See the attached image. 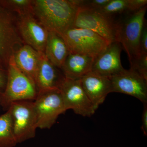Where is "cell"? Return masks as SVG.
<instances>
[{
    "label": "cell",
    "instance_id": "6da1fadb",
    "mask_svg": "<svg viewBox=\"0 0 147 147\" xmlns=\"http://www.w3.org/2000/svg\"><path fill=\"white\" fill-rule=\"evenodd\" d=\"M80 0H33L32 13L49 32L60 36L72 28Z\"/></svg>",
    "mask_w": 147,
    "mask_h": 147
},
{
    "label": "cell",
    "instance_id": "7a4b0ae2",
    "mask_svg": "<svg viewBox=\"0 0 147 147\" xmlns=\"http://www.w3.org/2000/svg\"><path fill=\"white\" fill-rule=\"evenodd\" d=\"M147 6L137 11L127 12L125 18L117 21L116 42H119L128 56L130 66L141 57L140 38L146 21Z\"/></svg>",
    "mask_w": 147,
    "mask_h": 147
},
{
    "label": "cell",
    "instance_id": "3957f363",
    "mask_svg": "<svg viewBox=\"0 0 147 147\" xmlns=\"http://www.w3.org/2000/svg\"><path fill=\"white\" fill-rule=\"evenodd\" d=\"M7 79L5 88L0 96V104L7 110L11 103L22 100H32L36 98L35 84L17 67L12 56L7 67Z\"/></svg>",
    "mask_w": 147,
    "mask_h": 147
},
{
    "label": "cell",
    "instance_id": "277c9868",
    "mask_svg": "<svg viewBox=\"0 0 147 147\" xmlns=\"http://www.w3.org/2000/svg\"><path fill=\"white\" fill-rule=\"evenodd\" d=\"M69 53L88 55L95 59L111 42L88 29L71 28L61 36Z\"/></svg>",
    "mask_w": 147,
    "mask_h": 147
},
{
    "label": "cell",
    "instance_id": "5b68a950",
    "mask_svg": "<svg viewBox=\"0 0 147 147\" xmlns=\"http://www.w3.org/2000/svg\"><path fill=\"white\" fill-rule=\"evenodd\" d=\"M72 28L90 30L110 42H116L117 21L97 9L82 5L77 9Z\"/></svg>",
    "mask_w": 147,
    "mask_h": 147
},
{
    "label": "cell",
    "instance_id": "8992f818",
    "mask_svg": "<svg viewBox=\"0 0 147 147\" xmlns=\"http://www.w3.org/2000/svg\"><path fill=\"white\" fill-rule=\"evenodd\" d=\"M10 111L13 133L17 144L34 138L37 127V118L32 100L12 102Z\"/></svg>",
    "mask_w": 147,
    "mask_h": 147
},
{
    "label": "cell",
    "instance_id": "52a82bcc",
    "mask_svg": "<svg viewBox=\"0 0 147 147\" xmlns=\"http://www.w3.org/2000/svg\"><path fill=\"white\" fill-rule=\"evenodd\" d=\"M34 103L37 118L38 128H51L59 116L67 111L58 88L38 92Z\"/></svg>",
    "mask_w": 147,
    "mask_h": 147
},
{
    "label": "cell",
    "instance_id": "ba28073f",
    "mask_svg": "<svg viewBox=\"0 0 147 147\" xmlns=\"http://www.w3.org/2000/svg\"><path fill=\"white\" fill-rule=\"evenodd\" d=\"M24 44L17 29L16 15L0 3V61L6 69L9 59Z\"/></svg>",
    "mask_w": 147,
    "mask_h": 147
},
{
    "label": "cell",
    "instance_id": "9c48e42d",
    "mask_svg": "<svg viewBox=\"0 0 147 147\" xmlns=\"http://www.w3.org/2000/svg\"><path fill=\"white\" fill-rule=\"evenodd\" d=\"M59 89L66 110L71 109L75 114L83 117H90L94 114L96 110L84 90L80 79L64 77Z\"/></svg>",
    "mask_w": 147,
    "mask_h": 147
},
{
    "label": "cell",
    "instance_id": "30bf717a",
    "mask_svg": "<svg viewBox=\"0 0 147 147\" xmlns=\"http://www.w3.org/2000/svg\"><path fill=\"white\" fill-rule=\"evenodd\" d=\"M112 92H118L136 98L147 104V80L133 69H125L110 77Z\"/></svg>",
    "mask_w": 147,
    "mask_h": 147
},
{
    "label": "cell",
    "instance_id": "8fae6325",
    "mask_svg": "<svg viewBox=\"0 0 147 147\" xmlns=\"http://www.w3.org/2000/svg\"><path fill=\"white\" fill-rule=\"evenodd\" d=\"M16 16L18 33L24 44L44 53L49 31L33 13Z\"/></svg>",
    "mask_w": 147,
    "mask_h": 147
},
{
    "label": "cell",
    "instance_id": "7c38bea8",
    "mask_svg": "<svg viewBox=\"0 0 147 147\" xmlns=\"http://www.w3.org/2000/svg\"><path fill=\"white\" fill-rule=\"evenodd\" d=\"M122 47L119 42H111L106 49L94 59L92 71L110 78L124 70L121 64Z\"/></svg>",
    "mask_w": 147,
    "mask_h": 147
},
{
    "label": "cell",
    "instance_id": "4fadbf2b",
    "mask_svg": "<svg viewBox=\"0 0 147 147\" xmlns=\"http://www.w3.org/2000/svg\"><path fill=\"white\" fill-rule=\"evenodd\" d=\"M80 79L84 90L96 110L108 94L112 92L110 78L91 71Z\"/></svg>",
    "mask_w": 147,
    "mask_h": 147
},
{
    "label": "cell",
    "instance_id": "5bb4252c",
    "mask_svg": "<svg viewBox=\"0 0 147 147\" xmlns=\"http://www.w3.org/2000/svg\"><path fill=\"white\" fill-rule=\"evenodd\" d=\"M64 76L47 59L43 53L39 52L38 66L35 78L37 92L58 88Z\"/></svg>",
    "mask_w": 147,
    "mask_h": 147
},
{
    "label": "cell",
    "instance_id": "9a60e30c",
    "mask_svg": "<svg viewBox=\"0 0 147 147\" xmlns=\"http://www.w3.org/2000/svg\"><path fill=\"white\" fill-rule=\"evenodd\" d=\"M95 58L82 54L69 53L61 69L66 78L80 79L92 71Z\"/></svg>",
    "mask_w": 147,
    "mask_h": 147
},
{
    "label": "cell",
    "instance_id": "2e32d148",
    "mask_svg": "<svg viewBox=\"0 0 147 147\" xmlns=\"http://www.w3.org/2000/svg\"><path fill=\"white\" fill-rule=\"evenodd\" d=\"M13 56L17 67L35 84L36 74L39 62V52L29 45L24 44L16 50Z\"/></svg>",
    "mask_w": 147,
    "mask_h": 147
},
{
    "label": "cell",
    "instance_id": "e0dca14e",
    "mask_svg": "<svg viewBox=\"0 0 147 147\" xmlns=\"http://www.w3.org/2000/svg\"><path fill=\"white\" fill-rule=\"evenodd\" d=\"M44 54L53 65L61 68L67 57L69 50L63 38L53 32H49Z\"/></svg>",
    "mask_w": 147,
    "mask_h": 147
},
{
    "label": "cell",
    "instance_id": "ac0fdd59",
    "mask_svg": "<svg viewBox=\"0 0 147 147\" xmlns=\"http://www.w3.org/2000/svg\"><path fill=\"white\" fill-rule=\"evenodd\" d=\"M17 144L10 111L7 110L0 116V147H14Z\"/></svg>",
    "mask_w": 147,
    "mask_h": 147
},
{
    "label": "cell",
    "instance_id": "d6986e66",
    "mask_svg": "<svg viewBox=\"0 0 147 147\" xmlns=\"http://www.w3.org/2000/svg\"><path fill=\"white\" fill-rule=\"evenodd\" d=\"M33 0H0L1 4L16 16L32 13Z\"/></svg>",
    "mask_w": 147,
    "mask_h": 147
},
{
    "label": "cell",
    "instance_id": "ffe728a7",
    "mask_svg": "<svg viewBox=\"0 0 147 147\" xmlns=\"http://www.w3.org/2000/svg\"><path fill=\"white\" fill-rule=\"evenodd\" d=\"M127 0H110V2L102 7L99 11L108 16L127 12Z\"/></svg>",
    "mask_w": 147,
    "mask_h": 147
},
{
    "label": "cell",
    "instance_id": "44dd1931",
    "mask_svg": "<svg viewBox=\"0 0 147 147\" xmlns=\"http://www.w3.org/2000/svg\"><path fill=\"white\" fill-rule=\"evenodd\" d=\"M138 72L139 74L147 80V55H142L130 68Z\"/></svg>",
    "mask_w": 147,
    "mask_h": 147
},
{
    "label": "cell",
    "instance_id": "7402d4cb",
    "mask_svg": "<svg viewBox=\"0 0 147 147\" xmlns=\"http://www.w3.org/2000/svg\"><path fill=\"white\" fill-rule=\"evenodd\" d=\"M147 0H127V12L137 11L147 6Z\"/></svg>",
    "mask_w": 147,
    "mask_h": 147
},
{
    "label": "cell",
    "instance_id": "603a6c76",
    "mask_svg": "<svg viewBox=\"0 0 147 147\" xmlns=\"http://www.w3.org/2000/svg\"><path fill=\"white\" fill-rule=\"evenodd\" d=\"M141 55H147V27L145 22L140 38Z\"/></svg>",
    "mask_w": 147,
    "mask_h": 147
},
{
    "label": "cell",
    "instance_id": "cb8c5ba5",
    "mask_svg": "<svg viewBox=\"0 0 147 147\" xmlns=\"http://www.w3.org/2000/svg\"><path fill=\"white\" fill-rule=\"evenodd\" d=\"M7 79V71L5 68L0 67V90L3 91L5 88Z\"/></svg>",
    "mask_w": 147,
    "mask_h": 147
},
{
    "label": "cell",
    "instance_id": "d4e9b609",
    "mask_svg": "<svg viewBox=\"0 0 147 147\" xmlns=\"http://www.w3.org/2000/svg\"><path fill=\"white\" fill-rule=\"evenodd\" d=\"M144 110L142 115V129L146 136L147 135V104H144Z\"/></svg>",
    "mask_w": 147,
    "mask_h": 147
},
{
    "label": "cell",
    "instance_id": "484cf974",
    "mask_svg": "<svg viewBox=\"0 0 147 147\" xmlns=\"http://www.w3.org/2000/svg\"><path fill=\"white\" fill-rule=\"evenodd\" d=\"M0 67H2V68H5V67H4V66L3 65L2 63L1 62V61H0Z\"/></svg>",
    "mask_w": 147,
    "mask_h": 147
},
{
    "label": "cell",
    "instance_id": "4316f807",
    "mask_svg": "<svg viewBox=\"0 0 147 147\" xmlns=\"http://www.w3.org/2000/svg\"><path fill=\"white\" fill-rule=\"evenodd\" d=\"M2 91L0 90V96H1V95L2 93Z\"/></svg>",
    "mask_w": 147,
    "mask_h": 147
}]
</instances>
